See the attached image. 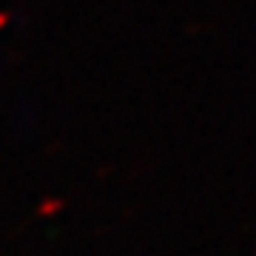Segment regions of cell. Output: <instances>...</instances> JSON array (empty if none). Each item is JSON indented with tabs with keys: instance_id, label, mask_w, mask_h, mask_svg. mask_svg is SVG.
<instances>
[{
	"instance_id": "6da1fadb",
	"label": "cell",
	"mask_w": 256,
	"mask_h": 256,
	"mask_svg": "<svg viewBox=\"0 0 256 256\" xmlns=\"http://www.w3.org/2000/svg\"><path fill=\"white\" fill-rule=\"evenodd\" d=\"M6 23H9V14H3V12H0V28L6 26Z\"/></svg>"
}]
</instances>
